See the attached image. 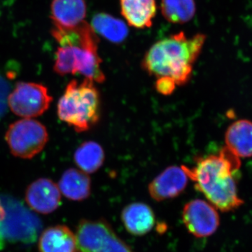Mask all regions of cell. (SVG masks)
<instances>
[{"label": "cell", "mask_w": 252, "mask_h": 252, "mask_svg": "<svg viewBox=\"0 0 252 252\" xmlns=\"http://www.w3.org/2000/svg\"><path fill=\"white\" fill-rule=\"evenodd\" d=\"M58 115L77 132L94 127L100 117V95L94 82L85 79L68 84L58 104Z\"/></svg>", "instance_id": "cell-4"}, {"label": "cell", "mask_w": 252, "mask_h": 252, "mask_svg": "<svg viewBox=\"0 0 252 252\" xmlns=\"http://www.w3.org/2000/svg\"><path fill=\"white\" fill-rule=\"evenodd\" d=\"M11 93V85L9 81L0 74V119L8 112V99Z\"/></svg>", "instance_id": "cell-21"}, {"label": "cell", "mask_w": 252, "mask_h": 252, "mask_svg": "<svg viewBox=\"0 0 252 252\" xmlns=\"http://www.w3.org/2000/svg\"><path fill=\"white\" fill-rule=\"evenodd\" d=\"M121 13L131 27H152L157 14L156 0H120Z\"/></svg>", "instance_id": "cell-14"}, {"label": "cell", "mask_w": 252, "mask_h": 252, "mask_svg": "<svg viewBox=\"0 0 252 252\" xmlns=\"http://www.w3.org/2000/svg\"><path fill=\"white\" fill-rule=\"evenodd\" d=\"M40 252H78L75 234L64 225L49 227L39 238Z\"/></svg>", "instance_id": "cell-15"}, {"label": "cell", "mask_w": 252, "mask_h": 252, "mask_svg": "<svg viewBox=\"0 0 252 252\" xmlns=\"http://www.w3.org/2000/svg\"><path fill=\"white\" fill-rule=\"evenodd\" d=\"M206 38L204 34L189 37L181 32L158 41L146 53L142 67L157 79H167L177 87L185 85L191 77Z\"/></svg>", "instance_id": "cell-2"}, {"label": "cell", "mask_w": 252, "mask_h": 252, "mask_svg": "<svg viewBox=\"0 0 252 252\" xmlns=\"http://www.w3.org/2000/svg\"><path fill=\"white\" fill-rule=\"evenodd\" d=\"M122 220L126 230L130 234L143 236L154 228L155 214L147 204L132 203L123 210Z\"/></svg>", "instance_id": "cell-12"}, {"label": "cell", "mask_w": 252, "mask_h": 252, "mask_svg": "<svg viewBox=\"0 0 252 252\" xmlns=\"http://www.w3.org/2000/svg\"><path fill=\"white\" fill-rule=\"evenodd\" d=\"M160 11L168 22L185 24L195 16L196 5L194 0H161Z\"/></svg>", "instance_id": "cell-20"}, {"label": "cell", "mask_w": 252, "mask_h": 252, "mask_svg": "<svg viewBox=\"0 0 252 252\" xmlns=\"http://www.w3.org/2000/svg\"><path fill=\"white\" fill-rule=\"evenodd\" d=\"M188 180L182 166L169 167L149 184V193L158 202L175 198L185 190Z\"/></svg>", "instance_id": "cell-10"}, {"label": "cell", "mask_w": 252, "mask_h": 252, "mask_svg": "<svg viewBox=\"0 0 252 252\" xmlns=\"http://www.w3.org/2000/svg\"><path fill=\"white\" fill-rule=\"evenodd\" d=\"M75 237L78 252H135L104 219L81 220Z\"/></svg>", "instance_id": "cell-5"}, {"label": "cell", "mask_w": 252, "mask_h": 252, "mask_svg": "<svg viewBox=\"0 0 252 252\" xmlns=\"http://www.w3.org/2000/svg\"><path fill=\"white\" fill-rule=\"evenodd\" d=\"M49 134L45 126L32 119L17 121L10 125L6 141L15 157L31 159L45 147Z\"/></svg>", "instance_id": "cell-6"}, {"label": "cell", "mask_w": 252, "mask_h": 252, "mask_svg": "<svg viewBox=\"0 0 252 252\" xmlns=\"http://www.w3.org/2000/svg\"><path fill=\"white\" fill-rule=\"evenodd\" d=\"M51 33L61 46L56 54L54 69L60 75L81 74L96 83L105 80L97 51L96 33L84 21L74 28L54 27Z\"/></svg>", "instance_id": "cell-3"}, {"label": "cell", "mask_w": 252, "mask_h": 252, "mask_svg": "<svg viewBox=\"0 0 252 252\" xmlns=\"http://www.w3.org/2000/svg\"><path fill=\"white\" fill-rule=\"evenodd\" d=\"M91 26L94 32L114 44L122 43L128 35V29L124 21L105 13L94 15Z\"/></svg>", "instance_id": "cell-18"}, {"label": "cell", "mask_w": 252, "mask_h": 252, "mask_svg": "<svg viewBox=\"0 0 252 252\" xmlns=\"http://www.w3.org/2000/svg\"><path fill=\"white\" fill-rule=\"evenodd\" d=\"M58 186L64 196L74 201L86 200L91 194L90 177L86 172L77 169L66 170Z\"/></svg>", "instance_id": "cell-17"}, {"label": "cell", "mask_w": 252, "mask_h": 252, "mask_svg": "<svg viewBox=\"0 0 252 252\" xmlns=\"http://www.w3.org/2000/svg\"><path fill=\"white\" fill-rule=\"evenodd\" d=\"M241 166L240 158L228 147L217 154L199 158L195 165H182L195 189L221 212H231L243 205L239 197L235 175Z\"/></svg>", "instance_id": "cell-1"}, {"label": "cell", "mask_w": 252, "mask_h": 252, "mask_svg": "<svg viewBox=\"0 0 252 252\" xmlns=\"http://www.w3.org/2000/svg\"><path fill=\"white\" fill-rule=\"evenodd\" d=\"M26 200L34 211L48 215L54 212L61 205V190L52 180L39 179L28 187Z\"/></svg>", "instance_id": "cell-11"}, {"label": "cell", "mask_w": 252, "mask_h": 252, "mask_svg": "<svg viewBox=\"0 0 252 252\" xmlns=\"http://www.w3.org/2000/svg\"><path fill=\"white\" fill-rule=\"evenodd\" d=\"M86 15L84 0H53L51 19L54 27L69 29L84 22Z\"/></svg>", "instance_id": "cell-13"}, {"label": "cell", "mask_w": 252, "mask_h": 252, "mask_svg": "<svg viewBox=\"0 0 252 252\" xmlns=\"http://www.w3.org/2000/svg\"><path fill=\"white\" fill-rule=\"evenodd\" d=\"M5 216H6V212H5L4 205L0 202V223L4 220ZM4 238L0 235V250H2L4 247Z\"/></svg>", "instance_id": "cell-22"}, {"label": "cell", "mask_w": 252, "mask_h": 252, "mask_svg": "<svg viewBox=\"0 0 252 252\" xmlns=\"http://www.w3.org/2000/svg\"><path fill=\"white\" fill-rule=\"evenodd\" d=\"M225 147L240 158L252 157V122L240 119L227 128Z\"/></svg>", "instance_id": "cell-16"}, {"label": "cell", "mask_w": 252, "mask_h": 252, "mask_svg": "<svg viewBox=\"0 0 252 252\" xmlns=\"http://www.w3.org/2000/svg\"><path fill=\"white\" fill-rule=\"evenodd\" d=\"M52 100L45 86L36 83L18 82L10 93L8 104L18 117L31 119L44 114Z\"/></svg>", "instance_id": "cell-7"}, {"label": "cell", "mask_w": 252, "mask_h": 252, "mask_svg": "<svg viewBox=\"0 0 252 252\" xmlns=\"http://www.w3.org/2000/svg\"><path fill=\"white\" fill-rule=\"evenodd\" d=\"M4 209L6 216L0 223V235L4 240L6 238L26 243L34 242L41 228L40 222L37 218L19 207Z\"/></svg>", "instance_id": "cell-9"}, {"label": "cell", "mask_w": 252, "mask_h": 252, "mask_svg": "<svg viewBox=\"0 0 252 252\" xmlns=\"http://www.w3.org/2000/svg\"><path fill=\"white\" fill-rule=\"evenodd\" d=\"M182 220L189 233L198 238L211 236L220 223L217 209L201 199H195L186 204L182 211Z\"/></svg>", "instance_id": "cell-8"}, {"label": "cell", "mask_w": 252, "mask_h": 252, "mask_svg": "<svg viewBox=\"0 0 252 252\" xmlns=\"http://www.w3.org/2000/svg\"><path fill=\"white\" fill-rule=\"evenodd\" d=\"M74 160L83 172L87 174L94 173L103 164V149L97 142L93 141L84 142L76 150Z\"/></svg>", "instance_id": "cell-19"}]
</instances>
